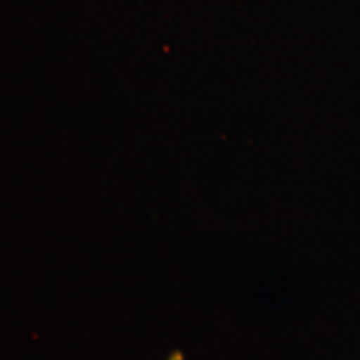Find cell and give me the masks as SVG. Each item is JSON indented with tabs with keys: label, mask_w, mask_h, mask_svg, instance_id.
I'll use <instances>...</instances> for the list:
<instances>
[{
	"label": "cell",
	"mask_w": 360,
	"mask_h": 360,
	"mask_svg": "<svg viewBox=\"0 0 360 360\" xmlns=\"http://www.w3.org/2000/svg\"><path fill=\"white\" fill-rule=\"evenodd\" d=\"M166 360H184V355L181 351H175Z\"/></svg>",
	"instance_id": "obj_1"
}]
</instances>
